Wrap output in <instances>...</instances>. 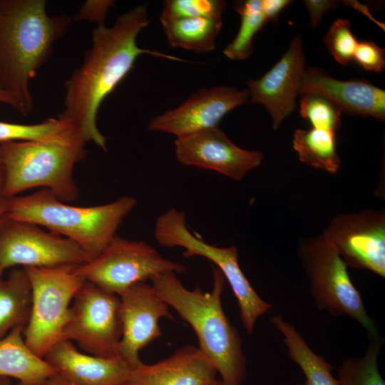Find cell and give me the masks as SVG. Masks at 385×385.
I'll use <instances>...</instances> for the list:
<instances>
[{
	"label": "cell",
	"instance_id": "obj_35",
	"mask_svg": "<svg viewBox=\"0 0 385 385\" xmlns=\"http://www.w3.org/2000/svg\"><path fill=\"white\" fill-rule=\"evenodd\" d=\"M0 103L11 106L19 112V108L14 97L0 87Z\"/></svg>",
	"mask_w": 385,
	"mask_h": 385
},
{
	"label": "cell",
	"instance_id": "obj_23",
	"mask_svg": "<svg viewBox=\"0 0 385 385\" xmlns=\"http://www.w3.org/2000/svg\"><path fill=\"white\" fill-rule=\"evenodd\" d=\"M160 22L172 47L197 53L213 51L222 27V18H181L160 19Z\"/></svg>",
	"mask_w": 385,
	"mask_h": 385
},
{
	"label": "cell",
	"instance_id": "obj_37",
	"mask_svg": "<svg viewBox=\"0 0 385 385\" xmlns=\"http://www.w3.org/2000/svg\"><path fill=\"white\" fill-rule=\"evenodd\" d=\"M0 385H12L9 377L0 376Z\"/></svg>",
	"mask_w": 385,
	"mask_h": 385
},
{
	"label": "cell",
	"instance_id": "obj_1",
	"mask_svg": "<svg viewBox=\"0 0 385 385\" xmlns=\"http://www.w3.org/2000/svg\"><path fill=\"white\" fill-rule=\"evenodd\" d=\"M149 24L145 5L120 15L113 26L96 27L92 43L82 64L65 83L63 112L59 117L78 127L87 142L107 150L106 138L97 126V113L105 98L134 66L138 57L148 54L175 61L180 58L140 48L137 36Z\"/></svg>",
	"mask_w": 385,
	"mask_h": 385
},
{
	"label": "cell",
	"instance_id": "obj_9",
	"mask_svg": "<svg viewBox=\"0 0 385 385\" xmlns=\"http://www.w3.org/2000/svg\"><path fill=\"white\" fill-rule=\"evenodd\" d=\"M87 282L119 295L131 286L146 282L158 274L185 273L186 267L163 257L148 243L115 235L106 248L89 262L77 265Z\"/></svg>",
	"mask_w": 385,
	"mask_h": 385
},
{
	"label": "cell",
	"instance_id": "obj_36",
	"mask_svg": "<svg viewBox=\"0 0 385 385\" xmlns=\"http://www.w3.org/2000/svg\"><path fill=\"white\" fill-rule=\"evenodd\" d=\"M20 385V384H18ZM38 385H70L66 380H64L58 374L48 378L43 383Z\"/></svg>",
	"mask_w": 385,
	"mask_h": 385
},
{
	"label": "cell",
	"instance_id": "obj_8",
	"mask_svg": "<svg viewBox=\"0 0 385 385\" xmlns=\"http://www.w3.org/2000/svg\"><path fill=\"white\" fill-rule=\"evenodd\" d=\"M298 253L317 307L332 315L349 317L362 325L371 338L378 336L361 295L350 279L347 265L335 247L321 235L303 240Z\"/></svg>",
	"mask_w": 385,
	"mask_h": 385
},
{
	"label": "cell",
	"instance_id": "obj_18",
	"mask_svg": "<svg viewBox=\"0 0 385 385\" xmlns=\"http://www.w3.org/2000/svg\"><path fill=\"white\" fill-rule=\"evenodd\" d=\"M317 93L349 115L385 118V91L365 81H340L315 68L304 70L299 94Z\"/></svg>",
	"mask_w": 385,
	"mask_h": 385
},
{
	"label": "cell",
	"instance_id": "obj_26",
	"mask_svg": "<svg viewBox=\"0 0 385 385\" xmlns=\"http://www.w3.org/2000/svg\"><path fill=\"white\" fill-rule=\"evenodd\" d=\"M382 344L379 336L372 337L364 355L345 359L338 369L339 385H385L378 367Z\"/></svg>",
	"mask_w": 385,
	"mask_h": 385
},
{
	"label": "cell",
	"instance_id": "obj_13",
	"mask_svg": "<svg viewBox=\"0 0 385 385\" xmlns=\"http://www.w3.org/2000/svg\"><path fill=\"white\" fill-rule=\"evenodd\" d=\"M118 296L122 323L118 356L134 369L143 363L139 351L161 336L159 321L174 320V317L170 307L146 282L135 284Z\"/></svg>",
	"mask_w": 385,
	"mask_h": 385
},
{
	"label": "cell",
	"instance_id": "obj_21",
	"mask_svg": "<svg viewBox=\"0 0 385 385\" xmlns=\"http://www.w3.org/2000/svg\"><path fill=\"white\" fill-rule=\"evenodd\" d=\"M32 292L25 268L0 277V339L17 327L25 328L31 309Z\"/></svg>",
	"mask_w": 385,
	"mask_h": 385
},
{
	"label": "cell",
	"instance_id": "obj_17",
	"mask_svg": "<svg viewBox=\"0 0 385 385\" xmlns=\"http://www.w3.org/2000/svg\"><path fill=\"white\" fill-rule=\"evenodd\" d=\"M70 385H121L130 381L133 369L121 358H104L79 351L61 339L43 356Z\"/></svg>",
	"mask_w": 385,
	"mask_h": 385
},
{
	"label": "cell",
	"instance_id": "obj_27",
	"mask_svg": "<svg viewBox=\"0 0 385 385\" xmlns=\"http://www.w3.org/2000/svg\"><path fill=\"white\" fill-rule=\"evenodd\" d=\"M299 113L314 128L336 133L341 125V111L322 95L303 94L299 101Z\"/></svg>",
	"mask_w": 385,
	"mask_h": 385
},
{
	"label": "cell",
	"instance_id": "obj_10",
	"mask_svg": "<svg viewBox=\"0 0 385 385\" xmlns=\"http://www.w3.org/2000/svg\"><path fill=\"white\" fill-rule=\"evenodd\" d=\"M121 336L119 296L85 281L73 299L62 339L91 355L113 358L119 357Z\"/></svg>",
	"mask_w": 385,
	"mask_h": 385
},
{
	"label": "cell",
	"instance_id": "obj_2",
	"mask_svg": "<svg viewBox=\"0 0 385 385\" xmlns=\"http://www.w3.org/2000/svg\"><path fill=\"white\" fill-rule=\"evenodd\" d=\"M71 22L67 14L48 15L45 0H0V87L21 114L32 112L29 83Z\"/></svg>",
	"mask_w": 385,
	"mask_h": 385
},
{
	"label": "cell",
	"instance_id": "obj_5",
	"mask_svg": "<svg viewBox=\"0 0 385 385\" xmlns=\"http://www.w3.org/2000/svg\"><path fill=\"white\" fill-rule=\"evenodd\" d=\"M137 205L135 197L123 196L111 202L88 207L61 201L48 189L9 199L7 217L14 221L42 226L78 244L96 257L116 235L125 217Z\"/></svg>",
	"mask_w": 385,
	"mask_h": 385
},
{
	"label": "cell",
	"instance_id": "obj_4",
	"mask_svg": "<svg viewBox=\"0 0 385 385\" xmlns=\"http://www.w3.org/2000/svg\"><path fill=\"white\" fill-rule=\"evenodd\" d=\"M61 119L57 130L39 139L0 143L7 197L42 188L64 202L78 198L79 189L73 170L86 158L88 142L78 127Z\"/></svg>",
	"mask_w": 385,
	"mask_h": 385
},
{
	"label": "cell",
	"instance_id": "obj_33",
	"mask_svg": "<svg viewBox=\"0 0 385 385\" xmlns=\"http://www.w3.org/2000/svg\"><path fill=\"white\" fill-rule=\"evenodd\" d=\"M303 2L307 9L310 25L312 27L318 26L323 15L328 11L336 9L339 4L337 1L329 0H306Z\"/></svg>",
	"mask_w": 385,
	"mask_h": 385
},
{
	"label": "cell",
	"instance_id": "obj_38",
	"mask_svg": "<svg viewBox=\"0 0 385 385\" xmlns=\"http://www.w3.org/2000/svg\"><path fill=\"white\" fill-rule=\"evenodd\" d=\"M207 385H227L222 379H215Z\"/></svg>",
	"mask_w": 385,
	"mask_h": 385
},
{
	"label": "cell",
	"instance_id": "obj_39",
	"mask_svg": "<svg viewBox=\"0 0 385 385\" xmlns=\"http://www.w3.org/2000/svg\"><path fill=\"white\" fill-rule=\"evenodd\" d=\"M7 219V215H4L0 217V228L4 225V223L6 222Z\"/></svg>",
	"mask_w": 385,
	"mask_h": 385
},
{
	"label": "cell",
	"instance_id": "obj_25",
	"mask_svg": "<svg viewBox=\"0 0 385 385\" xmlns=\"http://www.w3.org/2000/svg\"><path fill=\"white\" fill-rule=\"evenodd\" d=\"M235 9L240 16L238 32L223 50V54L232 60H245L252 53L253 39L266 24L261 0H246L236 3Z\"/></svg>",
	"mask_w": 385,
	"mask_h": 385
},
{
	"label": "cell",
	"instance_id": "obj_28",
	"mask_svg": "<svg viewBox=\"0 0 385 385\" xmlns=\"http://www.w3.org/2000/svg\"><path fill=\"white\" fill-rule=\"evenodd\" d=\"M226 6L222 0H167L160 19L205 17L222 18Z\"/></svg>",
	"mask_w": 385,
	"mask_h": 385
},
{
	"label": "cell",
	"instance_id": "obj_32",
	"mask_svg": "<svg viewBox=\"0 0 385 385\" xmlns=\"http://www.w3.org/2000/svg\"><path fill=\"white\" fill-rule=\"evenodd\" d=\"M114 1L111 0H88L75 16L78 21L95 23L97 26L104 24L110 8Z\"/></svg>",
	"mask_w": 385,
	"mask_h": 385
},
{
	"label": "cell",
	"instance_id": "obj_29",
	"mask_svg": "<svg viewBox=\"0 0 385 385\" xmlns=\"http://www.w3.org/2000/svg\"><path fill=\"white\" fill-rule=\"evenodd\" d=\"M324 41L330 54L339 63L346 66L354 60L358 41L351 31L348 19H336L331 25Z\"/></svg>",
	"mask_w": 385,
	"mask_h": 385
},
{
	"label": "cell",
	"instance_id": "obj_20",
	"mask_svg": "<svg viewBox=\"0 0 385 385\" xmlns=\"http://www.w3.org/2000/svg\"><path fill=\"white\" fill-rule=\"evenodd\" d=\"M24 329L17 327L0 339V376L15 378L20 385H38L57 372L28 347Z\"/></svg>",
	"mask_w": 385,
	"mask_h": 385
},
{
	"label": "cell",
	"instance_id": "obj_19",
	"mask_svg": "<svg viewBox=\"0 0 385 385\" xmlns=\"http://www.w3.org/2000/svg\"><path fill=\"white\" fill-rule=\"evenodd\" d=\"M217 374L198 347L185 345L157 363H142L133 369L130 381L135 385H207Z\"/></svg>",
	"mask_w": 385,
	"mask_h": 385
},
{
	"label": "cell",
	"instance_id": "obj_12",
	"mask_svg": "<svg viewBox=\"0 0 385 385\" xmlns=\"http://www.w3.org/2000/svg\"><path fill=\"white\" fill-rule=\"evenodd\" d=\"M322 235L346 265L385 276V213L366 210L337 215Z\"/></svg>",
	"mask_w": 385,
	"mask_h": 385
},
{
	"label": "cell",
	"instance_id": "obj_40",
	"mask_svg": "<svg viewBox=\"0 0 385 385\" xmlns=\"http://www.w3.org/2000/svg\"><path fill=\"white\" fill-rule=\"evenodd\" d=\"M121 385H135V384L130 381L126 382V383H125L123 384H121Z\"/></svg>",
	"mask_w": 385,
	"mask_h": 385
},
{
	"label": "cell",
	"instance_id": "obj_15",
	"mask_svg": "<svg viewBox=\"0 0 385 385\" xmlns=\"http://www.w3.org/2000/svg\"><path fill=\"white\" fill-rule=\"evenodd\" d=\"M175 153L183 165L213 170L237 181L263 159L262 153L236 145L218 126L176 138Z\"/></svg>",
	"mask_w": 385,
	"mask_h": 385
},
{
	"label": "cell",
	"instance_id": "obj_7",
	"mask_svg": "<svg viewBox=\"0 0 385 385\" xmlns=\"http://www.w3.org/2000/svg\"><path fill=\"white\" fill-rule=\"evenodd\" d=\"M76 267L65 265L25 268L32 300L23 337L28 347L39 357L43 358L47 351L63 339L71 302L85 282Z\"/></svg>",
	"mask_w": 385,
	"mask_h": 385
},
{
	"label": "cell",
	"instance_id": "obj_30",
	"mask_svg": "<svg viewBox=\"0 0 385 385\" xmlns=\"http://www.w3.org/2000/svg\"><path fill=\"white\" fill-rule=\"evenodd\" d=\"M62 123L63 120L59 117L50 118L36 124L0 121V143L37 140L57 130Z\"/></svg>",
	"mask_w": 385,
	"mask_h": 385
},
{
	"label": "cell",
	"instance_id": "obj_14",
	"mask_svg": "<svg viewBox=\"0 0 385 385\" xmlns=\"http://www.w3.org/2000/svg\"><path fill=\"white\" fill-rule=\"evenodd\" d=\"M249 98L247 89L231 86L201 88L175 108L154 117L148 128L176 138L218 126L221 119Z\"/></svg>",
	"mask_w": 385,
	"mask_h": 385
},
{
	"label": "cell",
	"instance_id": "obj_34",
	"mask_svg": "<svg viewBox=\"0 0 385 385\" xmlns=\"http://www.w3.org/2000/svg\"><path fill=\"white\" fill-rule=\"evenodd\" d=\"M289 0H261V7L266 23L274 21L289 4Z\"/></svg>",
	"mask_w": 385,
	"mask_h": 385
},
{
	"label": "cell",
	"instance_id": "obj_24",
	"mask_svg": "<svg viewBox=\"0 0 385 385\" xmlns=\"http://www.w3.org/2000/svg\"><path fill=\"white\" fill-rule=\"evenodd\" d=\"M335 133L314 128L309 130L297 129L293 136V148L302 162L313 168L335 173L341 163L336 150Z\"/></svg>",
	"mask_w": 385,
	"mask_h": 385
},
{
	"label": "cell",
	"instance_id": "obj_22",
	"mask_svg": "<svg viewBox=\"0 0 385 385\" xmlns=\"http://www.w3.org/2000/svg\"><path fill=\"white\" fill-rule=\"evenodd\" d=\"M272 324L283 337L288 355L301 369L306 381L297 385H339L332 374L333 367L324 357L309 346L294 326L280 315L271 318Z\"/></svg>",
	"mask_w": 385,
	"mask_h": 385
},
{
	"label": "cell",
	"instance_id": "obj_11",
	"mask_svg": "<svg viewBox=\"0 0 385 385\" xmlns=\"http://www.w3.org/2000/svg\"><path fill=\"white\" fill-rule=\"evenodd\" d=\"M91 260L76 242L34 224L8 217L0 228V277L11 267H46L80 265Z\"/></svg>",
	"mask_w": 385,
	"mask_h": 385
},
{
	"label": "cell",
	"instance_id": "obj_6",
	"mask_svg": "<svg viewBox=\"0 0 385 385\" xmlns=\"http://www.w3.org/2000/svg\"><path fill=\"white\" fill-rule=\"evenodd\" d=\"M154 236L165 247L184 249L185 257L200 256L213 262L227 280L237 301L240 317L246 331L251 334L259 317L272 305L254 289L242 271L235 246L220 247L207 243L193 235L188 230L185 214L175 208L160 215L155 223Z\"/></svg>",
	"mask_w": 385,
	"mask_h": 385
},
{
	"label": "cell",
	"instance_id": "obj_3",
	"mask_svg": "<svg viewBox=\"0 0 385 385\" xmlns=\"http://www.w3.org/2000/svg\"><path fill=\"white\" fill-rule=\"evenodd\" d=\"M157 294L194 330L200 350L215 367L227 385H242L247 376L246 358L237 329L222 305L225 278L213 268V286L203 292L199 285L188 289L173 272L150 279Z\"/></svg>",
	"mask_w": 385,
	"mask_h": 385
},
{
	"label": "cell",
	"instance_id": "obj_31",
	"mask_svg": "<svg viewBox=\"0 0 385 385\" xmlns=\"http://www.w3.org/2000/svg\"><path fill=\"white\" fill-rule=\"evenodd\" d=\"M354 60L366 71L380 73L385 67V51L372 41H360Z\"/></svg>",
	"mask_w": 385,
	"mask_h": 385
},
{
	"label": "cell",
	"instance_id": "obj_16",
	"mask_svg": "<svg viewBox=\"0 0 385 385\" xmlns=\"http://www.w3.org/2000/svg\"><path fill=\"white\" fill-rule=\"evenodd\" d=\"M301 37L293 38L281 58L261 78L247 82L250 102L263 105L270 113L274 129L295 109V99L304 72Z\"/></svg>",
	"mask_w": 385,
	"mask_h": 385
}]
</instances>
